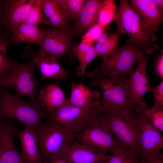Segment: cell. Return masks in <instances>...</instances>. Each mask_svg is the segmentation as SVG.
<instances>
[{"label": "cell", "mask_w": 163, "mask_h": 163, "mask_svg": "<svg viewBox=\"0 0 163 163\" xmlns=\"http://www.w3.org/2000/svg\"><path fill=\"white\" fill-rule=\"evenodd\" d=\"M87 75L91 79L90 86L98 87L102 91L101 103L104 111L118 114L128 120L139 119L133 107L128 90L127 78L125 76L108 78L101 74L97 68L88 72Z\"/></svg>", "instance_id": "1"}, {"label": "cell", "mask_w": 163, "mask_h": 163, "mask_svg": "<svg viewBox=\"0 0 163 163\" xmlns=\"http://www.w3.org/2000/svg\"><path fill=\"white\" fill-rule=\"evenodd\" d=\"M113 21L120 35L126 34L134 45L141 48L145 53L152 54L159 47L154 42L155 34L151 32L141 17L126 0H120Z\"/></svg>", "instance_id": "2"}, {"label": "cell", "mask_w": 163, "mask_h": 163, "mask_svg": "<svg viewBox=\"0 0 163 163\" xmlns=\"http://www.w3.org/2000/svg\"><path fill=\"white\" fill-rule=\"evenodd\" d=\"M43 163H47L77 140L76 133L50 122L33 128Z\"/></svg>", "instance_id": "3"}, {"label": "cell", "mask_w": 163, "mask_h": 163, "mask_svg": "<svg viewBox=\"0 0 163 163\" xmlns=\"http://www.w3.org/2000/svg\"><path fill=\"white\" fill-rule=\"evenodd\" d=\"M2 89L0 117L14 118L25 126L34 128L41 124L42 118H46L48 115L44 107L25 101L12 95L6 89Z\"/></svg>", "instance_id": "4"}, {"label": "cell", "mask_w": 163, "mask_h": 163, "mask_svg": "<svg viewBox=\"0 0 163 163\" xmlns=\"http://www.w3.org/2000/svg\"><path fill=\"white\" fill-rule=\"evenodd\" d=\"M35 66L31 60L24 63L14 62L8 73L0 78V88L13 89L15 91V96H26L29 98L30 102L38 106H43L35 93L36 88L40 83L34 75Z\"/></svg>", "instance_id": "5"}, {"label": "cell", "mask_w": 163, "mask_h": 163, "mask_svg": "<svg viewBox=\"0 0 163 163\" xmlns=\"http://www.w3.org/2000/svg\"><path fill=\"white\" fill-rule=\"evenodd\" d=\"M101 113L76 133V140L96 152L106 155L109 153H112L120 145L111 133Z\"/></svg>", "instance_id": "6"}, {"label": "cell", "mask_w": 163, "mask_h": 163, "mask_svg": "<svg viewBox=\"0 0 163 163\" xmlns=\"http://www.w3.org/2000/svg\"><path fill=\"white\" fill-rule=\"evenodd\" d=\"M143 52L141 48L133 44L129 39L124 45L110 55L102 57L101 63L97 68L101 74L111 78L129 75L134 70V65Z\"/></svg>", "instance_id": "7"}, {"label": "cell", "mask_w": 163, "mask_h": 163, "mask_svg": "<svg viewBox=\"0 0 163 163\" xmlns=\"http://www.w3.org/2000/svg\"><path fill=\"white\" fill-rule=\"evenodd\" d=\"M102 106L81 107L70 104L67 98L64 103L53 113L48 114V121L58 124L71 132L77 133L85 128L99 113Z\"/></svg>", "instance_id": "8"}, {"label": "cell", "mask_w": 163, "mask_h": 163, "mask_svg": "<svg viewBox=\"0 0 163 163\" xmlns=\"http://www.w3.org/2000/svg\"><path fill=\"white\" fill-rule=\"evenodd\" d=\"M101 114L120 145L138 153L140 134L139 118L127 120L120 115L103 111Z\"/></svg>", "instance_id": "9"}, {"label": "cell", "mask_w": 163, "mask_h": 163, "mask_svg": "<svg viewBox=\"0 0 163 163\" xmlns=\"http://www.w3.org/2000/svg\"><path fill=\"white\" fill-rule=\"evenodd\" d=\"M43 37L39 50L58 59L72 54L73 38L72 28H52L43 30Z\"/></svg>", "instance_id": "10"}, {"label": "cell", "mask_w": 163, "mask_h": 163, "mask_svg": "<svg viewBox=\"0 0 163 163\" xmlns=\"http://www.w3.org/2000/svg\"><path fill=\"white\" fill-rule=\"evenodd\" d=\"M139 118L140 134L138 154L142 161L158 155L163 148V137L156 128L139 111L136 112Z\"/></svg>", "instance_id": "11"}, {"label": "cell", "mask_w": 163, "mask_h": 163, "mask_svg": "<svg viewBox=\"0 0 163 163\" xmlns=\"http://www.w3.org/2000/svg\"><path fill=\"white\" fill-rule=\"evenodd\" d=\"M18 132L13 121L0 117V163H25L14 142Z\"/></svg>", "instance_id": "12"}, {"label": "cell", "mask_w": 163, "mask_h": 163, "mask_svg": "<svg viewBox=\"0 0 163 163\" xmlns=\"http://www.w3.org/2000/svg\"><path fill=\"white\" fill-rule=\"evenodd\" d=\"M148 57L143 52L138 60V65L127 79L128 88L133 103L142 101L144 94L151 92L152 88L150 85L147 77L146 66Z\"/></svg>", "instance_id": "13"}, {"label": "cell", "mask_w": 163, "mask_h": 163, "mask_svg": "<svg viewBox=\"0 0 163 163\" xmlns=\"http://www.w3.org/2000/svg\"><path fill=\"white\" fill-rule=\"evenodd\" d=\"M29 56L37 66L42 79L65 81L68 78L69 72L60 64L56 57L40 50L30 52Z\"/></svg>", "instance_id": "14"}, {"label": "cell", "mask_w": 163, "mask_h": 163, "mask_svg": "<svg viewBox=\"0 0 163 163\" xmlns=\"http://www.w3.org/2000/svg\"><path fill=\"white\" fill-rule=\"evenodd\" d=\"M57 155L69 163H101L109 157V155L100 154L77 140Z\"/></svg>", "instance_id": "15"}, {"label": "cell", "mask_w": 163, "mask_h": 163, "mask_svg": "<svg viewBox=\"0 0 163 163\" xmlns=\"http://www.w3.org/2000/svg\"><path fill=\"white\" fill-rule=\"evenodd\" d=\"M130 4L147 27L155 34L163 21V14L158 9L153 0H130Z\"/></svg>", "instance_id": "16"}, {"label": "cell", "mask_w": 163, "mask_h": 163, "mask_svg": "<svg viewBox=\"0 0 163 163\" xmlns=\"http://www.w3.org/2000/svg\"><path fill=\"white\" fill-rule=\"evenodd\" d=\"M71 94L68 101L71 104L81 107H91L102 106L100 92L92 91L84 85L82 80L80 83L70 84Z\"/></svg>", "instance_id": "17"}, {"label": "cell", "mask_w": 163, "mask_h": 163, "mask_svg": "<svg viewBox=\"0 0 163 163\" xmlns=\"http://www.w3.org/2000/svg\"><path fill=\"white\" fill-rule=\"evenodd\" d=\"M17 136L21 145V155L25 163H43L37 139L33 128L25 126L18 131Z\"/></svg>", "instance_id": "18"}, {"label": "cell", "mask_w": 163, "mask_h": 163, "mask_svg": "<svg viewBox=\"0 0 163 163\" xmlns=\"http://www.w3.org/2000/svg\"><path fill=\"white\" fill-rule=\"evenodd\" d=\"M103 0H86L79 13L72 28L74 35L85 33L96 24Z\"/></svg>", "instance_id": "19"}, {"label": "cell", "mask_w": 163, "mask_h": 163, "mask_svg": "<svg viewBox=\"0 0 163 163\" xmlns=\"http://www.w3.org/2000/svg\"><path fill=\"white\" fill-rule=\"evenodd\" d=\"M43 17L42 23L53 28L67 29L72 28L56 0H41Z\"/></svg>", "instance_id": "20"}, {"label": "cell", "mask_w": 163, "mask_h": 163, "mask_svg": "<svg viewBox=\"0 0 163 163\" xmlns=\"http://www.w3.org/2000/svg\"><path fill=\"white\" fill-rule=\"evenodd\" d=\"M37 98L49 114H52L61 106L67 99L58 83L49 84L43 87Z\"/></svg>", "instance_id": "21"}, {"label": "cell", "mask_w": 163, "mask_h": 163, "mask_svg": "<svg viewBox=\"0 0 163 163\" xmlns=\"http://www.w3.org/2000/svg\"><path fill=\"white\" fill-rule=\"evenodd\" d=\"M35 0H16L7 2L6 17L11 28L24 22Z\"/></svg>", "instance_id": "22"}, {"label": "cell", "mask_w": 163, "mask_h": 163, "mask_svg": "<svg viewBox=\"0 0 163 163\" xmlns=\"http://www.w3.org/2000/svg\"><path fill=\"white\" fill-rule=\"evenodd\" d=\"M11 39L18 42L41 44L43 39V30L37 26L23 23L13 29Z\"/></svg>", "instance_id": "23"}, {"label": "cell", "mask_w": 163, "mask_h": 163, "mask_svg": "<svg viewBox=\"0 0 163 163\" xmlns=\"http://www.w3.org/2000/svg\"><path fill=\"white\" fill-rule=\"evenodd\" d=\"M71 54L78 59L79 66L76 69V75L78 76L83 75L85 73L88 65L97 57L94 46L80 43L74 46Z\"/></svg>", "instance_id": "24"}, {"label": "cell", "mask_w": 163, "mask_h": 163, "mask_svg": "<svg viewBox=\"0 0 163 163\" xmlns=\"http://www.w3.org/2000/svg\"><path fill=\"white\" fill-rule=\"evenodd\" d=\"M133 108L140 112L156 128L161 132L163 131V109H149L144 102L142 101L135 103Z\"/></svg>", "instance_id": "25"}, {"label": "cell", "mask_w": 163, "mask_h": 163, "mask_svg": "<svg viewBox=\"0 0 163 163\" xmlns=\"http://www.w3.org/2000/svg\"><path fill=\"white\" fill-rule=\"evenodd\" d=\"M109 163H140L142 160L137 152L121 145L109 155Z\"/></svg>", "instance_id": "26"}, {"label": "cell", "mask_w": 163, "mask_h": 163, "mask_svg": "<svg viewBox=\"0 0 163 163\" xmlns=\"http://www.w3.org/2000/svg\"><path fill=\"white\" fill-rule=\"evenodd\" d=\"M120 35L118 32L110 34L104 42L96 43L94 47L97 56L107 57L115 51L118 48Z\"/></svg>", "instance_id": "27"}, {"label": "cell", "mask_w": 163, "mask_h": 163, "mask_svg": "<svg viewBox=\"0 0 163 163\" xmlns=\"http://www.w3.org/2000/svg\"><path fill=\"white\" fill-rule=\"evenodd\" d=\"M68 20L75 21L86 0H56Z\"/></svg>", "instance_id": "28"}, {"label": "cell", "mask_w": 163, "mask_h": 163, "mask_svg": "<svg viewBox=\"0 0 163 163\" xmlns=\"http://www.w3.org/2000/svg\"><path fill=\"white\" fill-rule=\"evenodd\" d=\"M116 7L113 0H103L97 18V23L104 28L113 21L117 12Z\"/></svg>", "instance_id": "29"}, {"label": "cell", "mask_w": 163, "mask_h": 163, "mask_svg": "<svg viewBox=\"0 0 163 163\" xmlns=\"http://www.w3.org/2000/svg\"><path fill=\"white\" fill-rule=\"evenodd\" d=\"M9 42L0 39V78L4 76L11 67L14 61L6 56V50Z\"/></svg>", "instance_id": "30"}, {"label": "cell", "mask_w": 163, "mask_h": 163, "mask_svg": "<svg viewBox=\"0 0 163 163\" xmlns=\"http://www.w3.org/2000/svg\"><path fill=\"white\" fill-rule=\"evenodd\" d=\"M43 17L41 0H35L23 23L37 26L42 23Z\"/></svg>", "instance_id": "31"}, {"label": "cell", "mask_w": 163, "mask_h": 163, "mask_svg": "<svg viewBox=\"0 0 163 163\" xmlns=\"http://www.w3.org/2000/svg\"><path fill=\"white\" fill-rule=\"evenodd\" d=\"M104 30V28L97 23L95 24L82 36L81 43L94 46L98 35Z\"/></svg>", "instance_id": "32"}, {"label": "cell", "mask_w": 163, "mask_h": 163, "mask_svg": "<svg viewBox=\"0 0 163 163\" xmlns=\"http://www.w3.org/2000/svg\"><path fill=\"white\" fill-rule=\"evenodd\" d=\"M151 92L153 94L154 103L153 108L156 109H163V81L154 88H152Z\"/></svg>", "instance_id": "33"}, {"label": "cell", "mask_w": 163, "mask_h": 163, "mask_svg": "<svg viewBox=\"0 0 163 163\" xmlns=\"http://www.w3.org/2000/svg\"><path fill=\"white\" fill-rule=\"evenodd\" d=\"M163 54L161 53L158 58L156 64V69L157 74L161 78L163 77Z\"/></svg>", "instance_id": "34"}, {"label": "cell", "mask_w": 163, "mask_h": 163, "mask_svg": "<svg viewBox=\"0 0 163 163\" xmlns=\"http://www.w3.org/2000/svg\"><path fill=\"white\" fill-rule=\"evenodd\" d=\"M143 161L146 163H163V155L159 153L158 155L148 158Z\"/></svg>", "instance_id": "35"}, {"label": "cell", "mask_w": 163, "mask_h": 163, "mask_svg": "<svg viewBox=\"0 0 163 163\" xmlns=\"http://www.w3.org/2000/svg\"><path fill=\"white\" fill-rule=\"evenodd\" d=\"M109 34L108 32L104 30L98 34L95 42L99 43L104 42L106 40Z\"/></svg>", "instance_id": "36"}, {"label": "cell", "mask_w": 163, "mask_h": 163, "mask_svg": "<svg viewBox=\"0 0 163 163\" xmlns=\"http://www.w3.org/2000/svg\"><path fill=\"white\" fill-rule=\"evenodd\" d=\"M47 163H69L58 155L53 157Z\"/></svg>", "instance_id": "37"}, {"label": "cell", "mask_w": 163, "mask_h": 163, "mask_svg": "<svg viewBox=\"0 0 163 163\" xmlns=\"http://www.w3.org/2000/svg\"><path fill=\"white\" fill-rule=\"evenodd\" d=\"M159 11L163 14V0H153Z\"/></svg>", "instance_id": "38"}, {"label": "cell", "mask_w": 163, "mask_h": 163, "mask_svg": "<svg viewBox=\"0 0 163 163\" xmlns=\"http://www.w3.org/2000/svg\"><path fill=\"white\" fill-rule=\"evenodd\" d=\"M101 163H109L107 160H105L101 162Z\"/></svg>", "instance_id": "39"}, {"label": "cell", "mask_w": 163, "mask_h": 163, "mask_svg": "<svg viewBox=\"0 0 163 163\" xmlns=\"http://www.w3.org/2000/svg\"><path fill=\"white\" fill-rule=\"evenodd\" d=\"M2 89L0 88V97L2 95Z\"/></svg>", "instance_id": "40"}, {"label": "cell", "mask_w": 163, "mask_h": 163, "mask_svg": "<svg viewBox=\"0 0 163 163\" xmlns=\"http://www.w3.org/2000/svg\"><path fill=\"white\" fill-rule=\"evenodd\" d=\"M1 142L0 140V153L1 152Z\"/></svg>", "instance_id": "41"}, {"label": "cell", "mask_w": 163, "mask_h": 163, "mask_svg": "<svg viewBox=\"0 0 163 163\" xmlns=\"http://www.w3.org/2000/svg\"><path fill=\"white\" fill-rule=\"evenodd\" d=\"M140 163H146L144 161H142Z\"/></svg>", "instance_id": "42"}]
</instances>
